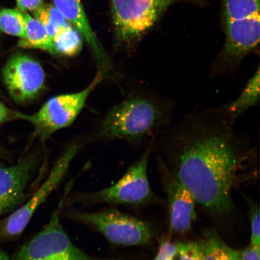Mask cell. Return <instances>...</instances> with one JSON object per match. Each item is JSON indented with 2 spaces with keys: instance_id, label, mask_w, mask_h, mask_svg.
Wrapping results in <instances>:
<instances>
[{
  "instance_id": "27",
  "label": "cell",
  "mask_w": 260,
  "mask_h": 260,
  "mask_svg": "<svg viewBox=\"0 0 260 260\" xmlns=\"http://www.w3.org/2000/svg\"><path fill=\"white\" fill-rule=\"evenodd\" d=\"M0 154H1V149H0Z\"/></svg>"
},
{
  "instance_id": "24",
  "label": "cell",
  "mask_w": 260,
  "mask_h": 260,
  "mask_svg": "<svg viewBox=\"0 0 260 260\" xmlns=\"http://www.w3.org/2000/svg\"><path fill=\"white\" fill-rule=\"evenodd\" d=\"M43 0H16L19 10L22 12L35 11L42 5Z\"/></svg>"
},
{
  "instance_id": "18",
  "label": "cell",
  "mask_w": 260,
  "mask_h": 260,
  "mask_svg": "<svg viewBox=\"0 0 260 260\" xmlns=\"http://www.w3.org/2000/svg\"><path fill=\"white\" fill-rule=\"evenodd\" d=\"M34 16L44 25L52 39L60 29L70 24L54 5H42L34 11Z\"/></svg>"
},
{
  "instance_id": "23",
  "label": "cell",
  "mask_w": 260,
  "mask_h": 260,
  "mask_svg": "<svg viewBox=\"0 0 260 260\" xmlns=\"http://www.w3.org/2000/svg\"><path fill=\"white\" fill-rule=\"evenodd\" d=\"M21 112L15 111L0 102V125L15 120H21Z\"/></svg>"
},
{
  "instance_id": "2",
  "label": "cell",
  "mask_w": 260,
  "mask_h": 260,
  "mask_svg": "<svg viewBox=\"0 0 260 260\" xmlns=\"http://www.w3.org/2000/svg\"><path fill=\"white\" fill-rule=\"evenodd\" d=\"M175 110V103L168 97L151 89L142 90L110 110L99 135L137 145L149 143L171 124Z\"/></svg>"
},
{
  "instance_id": "15",
  "label": "cell",
  "mask_w": 260,
  "mask_h": 260,
  "mask_svg": "<svg viewBox=\"0 0 260 260\" xmlns=\"http://www.w3.org/2000/svg\"><path fill=\"white\" fill-rule=\"evenodd\" d=\"M204 243V260H242V252L228 245L213 230L206 232Z\"/></svg>"
},
{
  "instance_id": "20",
  "label": "cell",
  "mask_w": 260,
  "mask_h": 260,
  "mask_svg": "<svg viewBox=\"0 0 260 260\" xmlns=\"http://www.w3.org/2000/svg\"><path fill=\"white\" fill-rule=\"evenodd\" d=\"M178 260H204V243H178Z\"/></svg>"
},
{
  "instance_id": "17",
  "label": "cell",
  "mask_w": 260,
  "mask_h": 260,
  "mask_svg": "<svg viewBox=\"0 0 260 260\" xmlns=\"http://www.w3.org/2000/svg\"><path fill=\"white\" fill-rule=\"evenodd\" d=\"M81 35L72 25L60 29L53 40L55 54L73 57L79 54L82 49Z\"/></svg>"
},
{
  "instance_id": "16",
  "label": "cell",
  "mask_w": 260,
  "mask_h": 260,
  "mask_svg": "<svg viewBox=\"0 0 260 260\" xmlns=\"http://www.w3.org/2000/svg\"><path fill=\"white\" fill-rule=\"evenodd\" d=\"M225 25L259 17V0H223Z\"/></svg>"
},
{
  "instance_id": "12",
  "label": "cell",
  "mask_w": 260,
  "mask_h": 260,
  "mask_svg": "<svg viewBox=\"0 0 260 260\" xmlns=\"http://www.w3.org/2000/svg\"><path fill=\"white\" fill-rule=\"evenodd\" d=\"M53 2L66 20L85 39L98 59L105 62L107 58L105 52L90 27L80 0H53Z\"/></svg>"
},
{
  "instance_id": "21",
  "label": "cell",
  "mask_w": 260,
  "mask_h": 260,
  "mask_svg": "<svg viewBox=\"0 0 260 260\" xmlns=\"http://www.w3.org/2000/svg\"><path fill=\"white\" fill-rule=\"evenodd\" d=\"M177 244L172 243L170 240H162L160 248L154 260H176L178 256Z\"/></svg>"
},
{
  "instance_id": "19",
  "label": "cell",
  "mask_w": 260,
  "mask_h": 260,
  "mask_svg": "<svg viewBox=\"0 0 260 260\" xmlns=\"http://www.w3.org/2000/svg\"><path fill=\"white\" fill-rule=\"evenodd\" d=\"M0 30L9 35L21 39L25 37L24 12L16 9H3L0 11Z\"/></svg>"
},
{
  "instance_id": "4",
  "label": "cell",
  "mask_w": 260,
  "mask_h": 260,
  "mask_svg": "<svg viewBox=\"0 0 260 260\" xmlns=\"http://www.w3.org/2000/svg\"><path fill=\"white\" fill-rule=\"evenodd\" d=\"M62 217L95 231L114 246L145 245L153 236L148 223L111 208L89 211L64 207Z\"/></svg>"
},
{
  "instance_id": "3",
  "label": "cell",
  "mask_w": 260,
  "mask_h": 260,
  "mask_svg": "<svg viewBox=\"0 0 260 260\" xmlns=\"http://www.w3.org/2000/svg\"><path fill=\"white\" fill-rule=\"evenodd\" d=\"M155 139L148 143L141 157L115 184L95 191L73 193L70 191L65 197L64 207L75 205L92 207L104 204L139 206L149 203L152 191L148 180V167Z\"/></svg>"
},
{
  "instance_id": "8",
  "label": "cell",
  "mask_w": 260,
  "mask_h": 260,
  "mask_svg": "<svg viewBox=\"0 0 260 260\" xmlns=\"http://www.w3.org/2000/svg\"><path fill=\"white\" fill-rule=\"evenodd\" d=\"M40 152L24 156L15 165L0 164V215L11 212L27 201L45 178Z\"/></svg>"
},
{
  "instance_id": "11",
  "label": "cell",
  "mask_w": 260,
  "mask_h": 260,
  "mask_svg": "<svg viewBox=\"0 0 260 260\" xmlns=\"http://www.w3.org/2000/svg\"><path fill=\"white\" fill-rule=\"evenodd\" d=\"M169 201L170 226L172 231L184 234L189 231L196 219L194 198L190 191L158 161Z\"/></svg>"
},
{
  "instance_id": "6",
  "label": "cell",
  "mask_w": 260,
  "mask_h": 260,
  "mask_svg": "<svg viewBox=\"0 0 260 260\" xmlns=\"http://www.w3.org/2000/svg\"><path fill=\"white\" fill-rule=\"evenodd\" d=\"M79 151V146L77 144L68 146L55 162L48 176L36 188L28 199L0 221V242L14 241L21 237L39 208L66 177Z\"/></svg>"
},
{
  "instance_id": "25",
  "label": "cell",
  "mask_w": 260,
  "mask_h": 260,
  "mask_svg": "<svg viewBox=\"0 0 260 260\" xmlns=\"http://www.w3.org/2000/svg\"><path fill=\"white\" fill-rule=\"evenodd\" d=\"M259 247L250 245L242 252V260H260Z\"/></svg>"
},
{
  "instance_id": "26",
  "label": "cell",
  "mask_w": 260,
  "mask_h": 260,
  "mask_svg": "<svg viewBox=\"0 0 260 260\" xmlns=\"http://www.w3.org/2000/svg\"><path fill=\"white\" fill-rule=\"evenodd\" d=\"M0 260H11V258L1 248H0Z\"/></svg>"
},
{
  "instance_id": "13",
  "label": "cell",
  "mask_w": 260,
  "mask_h": 260,
  "mask_svg": "<svg viewBox=\"0 0 260 260\" xmlns=\"http://www.w3.org/2000/svg\"><path fill=\"white\" fill-rule=\"evenodd\" d=\"M259 74L258 66L238 96L233 102L221 106L226 115L232 121L236 122L244 113L258 105L259 100Z\"/></svg>"
},
{
  "instance_id": "14",
  "label": "cell",
  "mask_w": 260,
  "mask_h": 260,
  "mask_svg": "<svg viewBox=\"0 0 260 260\" xmlns=\"http://www.w3.org/2000/svg\"><path fill=\"white\" fill-rule=\"evenodd\" d=\"M25 37L19 42V46L24 48L38 49L55 55L51 37L43 24L37 18L25 13Z\"/></svg>"
},
{
  "instance_id": "22",
  "label": "cell",
  "mask_w": 260,
  "mask_h": 260,
  "mask_svg": "<svg viewBox=\"0 0 260 260\" xmlns=\"http://www.w3.org/2000/svg\"><path fill=\"white\" fill-rule=\"evenodd\" d=\"M252 207L251 213V245L259 247L260 226L259 208L258 206H256V205H253Z\"/></svg>"
},
{
  "instance_id": "9",
  "label": "cell",
  "mask_w": 260,
  "mask_h": 260,
  "mask_svg": "<svg viewBox=\"0 0 260 260\" xmlns=\"http://www.w3.org/2000/svg\"><path fill=\"white\" fill-rule=\"evenodd\" d=\"M179 0H112L114 25L118 38L135 42L153 27L160 16Z\"/></svg>"
},
{
  "instance_id": "10",
  "label": "cell",
  "mask_w": 260,
  "mask_h": 260,
  "mask_svg": "<svg viewBox=\"0 0 260 260\" xmlns=\"http://www.w3.org/2000/svg\"><path fill=\"white\" fill-rule=\"evenodd\" d=\"M2 79L12 99L15 102L24 103L35 99L43 90L45 73L37 60L19 53L6 61Z\"/></svg>"
},
{
  "instance_id": "1",
  "label": "cell",
  "mask_w": 260,
  "mask_h": 260,
  "mask_svg": "<svg viewBox=\"0 0 260 260\" xmlns=\"http://www.w3.org/2000/svg\"><path fill=\"white\" fill-rule=\"evenodd\" d=\"M235 124L220 106L188 114L155 139L158 161L217 216L232 212L236 178L255 160L254 146Z\"/></svg>"
},
{
  "instance_id": "7",
  "label": "cell",
  "mask_w": 260,
  "mask_h": 260,
  "mask_svg": "<svg viewBox=\"0 0 260 260\" xmlns=\"http://www.w3.org/2000/svg\"><path fill=\"white\" fill-rule=\"evenodd\" d=\"M103 78V73L99 72L85 88L77 92L52 97L37 112L30 115L21 113V120L31 124L35 136L42 140L48 139L76 121L90 94L102 82Z\"/></svg>"
},
{
  "instance_id": "5",
  "label": "cell",
  "mask_w": 260,
  "mask_h": 260,
  "mask_svg": "<svg viewBox=\"0 0 260 260\" xmlns=\"http://www.w3.org/2000/svg\"><path fill=\"white\" fill-rule=\"evenodd\" d=\"M71 184L65 188L63 197L43 229L24 244L11 260H126L116 256L90 255L71 241L61 222L65 197L72 188Z\"/></svg>"
}]
</instances>
